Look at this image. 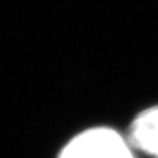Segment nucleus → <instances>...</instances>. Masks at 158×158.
<instances>
[{"mask_svg": "<svg viewBox=\"0 0 158 158\" xmlns=\"http://www.w3.org/2000/svg\"><path fill=\"white\" fill-rule=\"evenodd\" d=\"M59 158H133V155L116 131L93 128L71 140Z\"/></svg>", "mask_w": 158, "mask_h": 158, "instance_id": "1", "label": "nucleus"}, {"mask_svg": "<svg viewBox=\"0 0 158 158\" xmlns=\"http://www.w3.org/2000/svg\"><path fill=\"white\" fill-rule=\"evenodd\" d=\"M131 140L140 150L158 158V108L143 111L135 119Z\"/></svg>", "mask_w": 158, "mask_h": 158, "instance_id": "2", "label": "nucleus"}]
</instances>
